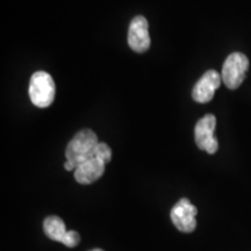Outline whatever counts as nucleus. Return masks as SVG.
Here are the masks:
<instances>
[{
	"label": "nucleus",
	"instance_id": "10",
	"mask_svg": "<svg viewBox=\"0 0 251 251\" xmlns=\"http://www.w3.org/2000/svg\"><path fill=\"white\" fill-rule=\"evenodd\" d=\"M94 157L107 164L112 159V150L106 143H98L94 151Z\"/></svg>",
	"mask_w": 251,
	"mask_h": 251
},
{
	"label": "nucleus",
	"instance_id": "7",
	"mask_svg": "<svg viewBox=\"0 0 251 251\" xmlns=\"http://www.w3.org/2000/svg\"><path fill=\"white\" fill-rule=\"evenodd\" d=\"M222 78L218 71L208 70L198 80L192 91V97L197 102H209L214 97L215 91L219 89Z\"/></svg>",
	"mask_w": 251,
	"mask_h": 251
},
{
	"label": "nucleus",
	"instance_id": "11",
	"mask_svg": "<svg viewBox=\"0 0 251 251\" xmlns=\"http://www.w3.org/2000/svg\"><path fill=\"white\" fill-rule=\"evenodd\" d=\"M79 242H80V236L76 230H68L62 241V243L64 244L65 247H69V248L77 247L78 244H79Z\"/></svg>",
	"mask_w": 251,
	"mask_h": 251
},
{
	"label": "nucleus",
	"instance_id": "1",
	"mask_svg": "<svg viewBox=\"0 0 251 251\" xmlns=\"http://www.w3.org/2000/svg\"><path fill=\"white\" fill-rule=\"evenodd\" d=\"M98 136L91 129H83L75 135V137L69 142L65 157L67 161L78 168L84 162L93 158L94 151L98 146Z\"/></svg>",
	"mask_w": 251,
	"mask_h": 251
},
{
	"label": "nucleus",
	"instance_id": "9",
	"mask_svg": "<svg viewBox=\"0 0 251 251\" xmlns=\"http://www.w3.org/2000/svg\"><path fill=\"white\" fill-rule=\"evenodd\" d=\"M43 230H45V234L50 240L61 243L63 241V237H64V235L68 231L64 221L61 218L55 215L48 216L45 220V222H43Z\"/></svg>",
	"mask_w": 251,
	"mask_h": 251
},
{
	"label": "nucleus",
	"instance_id": "6",
	"mask_svg": "<svg viewBox=\"0 0 251 251\" xmlns=\"http://www.w3.org/2000/svg\"><path fill=\"white\" fill-rule=\"evenodd\" d=\"M128 45L136 52H144L150 47L148 20L142 15H137L130 21L128 29Z\"/></svg>",
	"mask_w": 251,
	"mask_h": 251
},
{
	"label": "nucleus",
	"instance_id": "8",
	"mask_svg": "<svg viewBox=\"0 0 251 251\" xmlns=\"http://www.w3.org/2000/svg\"><path fill=\"white\" fill-rule=\"evenodd\" d=\"M106 164L100 159L93 158L84 162L75 170V178L79 184L89 185L98 180L105 172Z\"/></svg>",
	"mask_w": 251,
	"mask_h": 251
},
{
	"label": "nucleus",
	"instance_id": "3",
	"mask_svg": "<svg viewBox=\"0 0 251 251\" xmlns=\"http://www.w3.org/2000/svg\"><path fill=\"white\" fill-rule=\"evenodd\" d=\"M249 69V59L242 52H233L225 61L221 78L225 85L230 90L241 86Z\"/></svg>",
	"mask_w": 251,
	"mask_h": 251
},
{
	"label": "nucleus",
	"instance_id": "12",
	"mask_svg": "<svg viewBox=\"0 0 251 251\" xmlns=\"http://www.w3.org/2000/svg\"><path fill=\"white\" fill-rule=\"evenodd\" d=\"M90 251H103V250H101V249H92V250H90Z\"/></svg>",
	"mask_w": 251,
	"mask_h": 251
},
{
	"label": "nucleus",
	"instance_id": "4",
	"mask_svg": "<svg viewBox=\"0 0 251 251\" xmlns=\"http://www.w3.org/2000/svg\"><path fill=\"white\" fill-rule=\"evenodd\" d=\"M216 126V119L213 114H207L197 122L194 128V139L198 148L205 150L206 152L215 153L219 149L218 140L215 139L214 131Z\"/></svg>",
	"mask_w": 251,
	"mask_h": 251
},
{
	"label": "nucleus",
	"instance_id": "2",
	"mask_svg": "<svg viewBox=\"0 0 251 251\" xmlns=\"http://www.w3.org/2000/svg\"><path fill=\"white\" fill-rule=\"evenodd\" d=\"M29 97L31 102L40 108L48 107L55 98V83L46 71H37L30 78Z\"/></svg>",
	"mask_w": 251,
	"mask_h": 251
},
{
	"label": "nucleus",
	"instance_id": "5",
	"mask_svg": "<svg viewBox=\"0 0 251 251\" xmlns=\"http://www.w3.org/2000/svg\"><path fill=\"white\" fill-rule=\"evenodd\" d=\"M197 207L186 198H183L171 209L170 216L172 224L178 230L183 233H192L197 228Z\"/></svg>",
	"mask_w": 251,
	"mask_h": 251
}]
</instances>
